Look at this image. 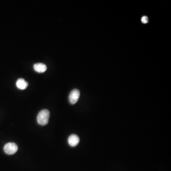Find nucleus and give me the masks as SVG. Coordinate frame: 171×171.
Listing matches in <instances>:
<instances>
[{
    "label": "nucleus",
    "mask_w": 171,
    "mask_h": 171,
    "mask_svg": "<svg viewBox=\"0 0 171 171\" xmlns=\"http://www.w3.org/2000/svg\"><path fill=\"white\" fill-rule=\"evenodd\" d=\"M79 142V138L77 135L72 134L69 136L68 139V142L71 146H76L78 145Z\"/></svg>",
    "instance_id": "obj_4"
},
{
    "label": "nucleus",
    "mask_w": 171,
    "mask_h": 171,
    "mask_svg": "<svg viewBox=\"0 0 171 171\" xmlns=\"http://www.w3.org/2000/svg\"><path fill=\"white\" fill-rule=\"evenodd\" d=\"M18 147L14 142H8L4 146L3 150L4 152L9 155L14 154L18 151Z\"/></svg>",
    "instance_id": "obj_2"
},
{
    "label": "nucleus",
    "mask_w": 171,
    "mask_h": 171,
    "mask_svg": "<svg viewBox=\"0 0 171 171\" xmlns=\"http://www.w3.org/2000/svg\"><path fill=\"white\" fill-rule=\"evenodd\" d=\"M50 116V111L47 109H43L38 114L37 116V122L41 126H45L49 122Z\"/></svg>",
    "instance_id": "obj_1"
},
{
    "label": "nucleus",
    "mask_w": 171,
    "mask_h": 171,
    "mask_svg": "<svg viewBox=\"0 0 171 171\" xmlns=\"http://www.w3.org/2000/svg\"><path fill=\"white\" fill-rule=\"evenodd\" d=\"M80 97V91L78 89H74L71 91L69 95V101L71 104H75Z\"/></svg>",
    "instance_id": "obj_3"
},
{
    "label": "nucleus",
    "mask_w": 171,
    "mask_h": 171,
    "mask_svg": "<svg viewBox=\"0 0 171 171\" xmlns=\"http://www.w3.org/2000/svg\"><path fill=\"white\" fill-rule=\"evenodd\" d=\"M33 68L35 71L38 73H44L45 72L47 69V66L42 63H38L33 66Z\"/></svg>",
    "instance_id": "obj_5"
},
{
    "label": "nucleus",
    "mask_w": 171,
    "mask_h": 171,
    "mask_svg": "<svg viewBox=\"0 0 171 171\" xmlns=\"http://www.w3.org/2000/svg\"><path fill=\"white\" fill-rule=\"evenodd\" d=\"M141 21L142 23H144V24H146V23H148V18L147 16H143V17L142 18Z\"/></svg>",
    "instance_id": "obj_7"
},
{
    "label": "nucleus",
    "mask_w": 171,
    "mask_h": 171,
    "mask_svg": "<svg viewBox=\"0 0 171 171\" xmlns=\"http://www.w3.org/2000/svg\"><path fill=\"white\" fill-rule=\"evenodd\" d=\"M16 86L20 89H25L28 86V83L23 78H19L16 82Z\"/></svg>",
    "instance_id": "obj_6"
}]
</instances>
